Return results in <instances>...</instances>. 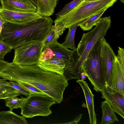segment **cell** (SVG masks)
Instances as JSON below:
<instances>
[{
  "label": "cell",
  "mask_w": 124,
  "mask_h": 124,
  "mask_svg": "<svg viewBox=\"0 0 124 124\" xmlns=\"http://www.w3.org/2000/svg\"><path fill=\"white\" fill-rule=\"evenodd\" d=\"M3 76L6 80L32 85L58 104L62 101L64 92L68 85L63 75L45 70L37 64L23 65L8 62L4 67Z\"/></svg>",
  "instance_id": "obj_1"
},
{
  "label": "cell",
  "mask_w": 124,
  "mask_h": 124,
  "mask_svg": "<svg viewBox=\"0 0 124 124\" xmlns=\"http://www.w3.org/2000/svg\"><path fill=\"white\" fill-rule=\"evenodd\" d=\"M50 28L48 20L43 16L23 23L5 21L0 34V39L14 49L28 42L43 41Z\"/></svg>",
  "instance_id": "obj_2"
},
{
  "label": "cell",
  "mask_w": 124,
  "mask_h": 124,
  "mask_svg": "<svg viewBox=\"0 0 124 124\" xmlns=\"http://www.w3.org/2000/svg\"><path fill=\"white\" fill-rule=\"evenodd\" d=\"M111 23L110 16L101 18L92 30L83 34L77 48L79 56L77 61L66 65L64 69L63 75L68 80L80 79L81 74L83 71V66L85 60L97 42L106 35Z\"/></svg>",
  "instance_id": "obj_3"
},
{
  "label": "cell",
  "mask_w": 124,
  "mask_h": 124,
  "mask_svg": "<svg viewBox=\"0 0 124 124\" xmlns=\"http://www.w3.org/2000/svg\"><path fill=\"white\" fill-rule=\"evenodd\" d=\"M117 0H96L86 2L82 0L70 11L56 18L54 25L65 29L82 21L104 8L113 6Z\"/></svg>",
  "instance_id": "obj_4"
},
{
  "label": "cell",
  "mask_w": 124,
  "mask_h": 124,
  "mask_svg": "<svg viewBox=\"0 0 124 124\" xmlns=\"http://www.w3.org/2000/svg\"><path fill=\"white\" fill-rule=\"evenodd\" d=\"M56 103L54 99L45 94H30L26 98L21 108V114L28 118L37 116H47L52 113L50 107Z\"/></svg>",
  "instance_id": "obj_5"
},
{
  "label": "cell",
  "mask_w": 124,
  "mask_h": 124,
  "mask_svg": "<svg viewBox=\"0 0 124 124\" xmlns=\"http://www.w3.org/2000/svg\"><path fill=\"white\" fill-rule=\"evenodd\" d=\"M101 40L93 46L85 60L83 66V71L97 92H101L104 84L102 75L100 64Z\"/></svg>",
  "instance_id": "obj_6"
},
{
  "label": "cell",
  "mask_w": 124,
  "mask_h": 124,
  "mask_svg": "<svg viewBox=\"0 0 124 124\" xmlns=\"http://www.w3.org/2000/svg\"><path fill=\"white\" fill-rule=\"evenodd\" d=\"M43 46V41H32L15 48L12 62L23 65L37 64Z\"/></svg>",
  "instance_id": "obj_7"
},
{
  "label": "cell",
  "mask_w": 124,
  "mask_h": 124,
  "mask_svg": "<svg viewBox=\"0 0 124 124\" xmlns=\"http://www.w3.org/2000/svg\"><path fill=\"white\" fill-rule=\"evenodd\" d=\"M101 43L100 57L101 72L104 86H109L111 82L116 55L104 37L101 39Z\"/></svg>",
  "instance_id": "obj_8"
},
{
  "label": "cell",
  "mask_w": 124,
  "mask_h": 124,
  "mask_svg": "<svg viewBox=\"0 0 124 124\" xmlns=\"http://www.w3.org/2000/svg\"><path fill=\"white\" fill-rule=\"evenodd\" d=\"M105 99L116 114L124 118V95L108 86H103L101 92Z\"/></svg>",
  "instance_id": "obj_9"
},
{
  "label": "cell",
  "mask_w": 124,
  "mask_h": 124,
  "mask_svg": "<svg viewBox=\"0 0 124 124\" xmlns=\"http://www.w3.org/2000/svg\"><path fill=\"white\" fill-rule=\"evenodd\" d=\"M0 15L6 21L17 23H23L40 17L37 12H15L0 7Z\"/></svg>",
  "instance_id": "obj_10"
},
{
  "label": "cell",
  "mask_w": 124,
  "mask_h": 124,
  "mask_svg": "<svg viewBox=\"0 0 124 124\" xmlns=\"http://www.w3.org/2000/svg\"><path fill=\"white\" fill-rule=\"evenodd\" d=\"M1 7L15 12H37V7L30 0H0Z\"/></svg>",
  "instance_id": "obj_11"
},
{
  "label": "cell",
  "mask_w": 124,
  "mask_h": 124,
  "mask_svg": "<svg viewBox=\"0 0 124 124\" xmlns=\"http://www.w3.org/2000/svg\"><path fill=\"white\" fill-rule=\"evenodd\" d=\"M47 46L53 51L52 57L61 60L64 62L65 65L74 61L78 55L77 49L70 50L57 41Z\"/></svg>",
  "instance_id": "obj_12"
},
{
  "label": "cell",
  "mask_w": 124,
  "mask_h": 124,
  "mask_svg": "<svg viewBox=\"0 0 124 124\" xmlns=\"http://www.w3.org/2000/svg\"><path fill=\"white\" fill-rule=\"evenodd\" d=\"M76 82L81 87L84 94L89 114L90 124H96V115L94 110L93 102L94 95L88 84L85 81L79 79Z\"/></svg>",
  "instance_id": "obj_13"
},
{
  "label": "cell",
  "mask_w": 124,
  "mask_h": 124,
  "mask_svg": "<svg viewBox=\"0 0 124 124\" xmlns=\"http://www.w3.org/2000/svg\"><path fill=\"white\" fill-rule=\"evenodd\" d=\"M124 71L116 58L114 62L111 83L109 86L111 88L124 95Z\"/></svg>",
  "instance_id": "obj_14"
},
{
  "label": "cell",
  "mask_w": 124,
  "mask_h": 124,
  "mask_svg": "<svg viewBox=\"0 0 124 124\" xmlns=\"http://www.w3.org/2000/svg\"><path fill=\"white\" fill-rule=\"evenodd\" d=\"M37 64L45 70L61 75H63L65 66L63 61L53 57L44 62H38Z\"/></svg>",
  "instance_id": "obj_15"
},
{
  "label": "cell",
  "mask_w": 124,
  "mask_h": 124,
  "mask_svg": "<svg viewBox=\"0 0 124 124\" xmlns=\"http://www.w3.org/2000/svg\"><path fill=\"white\" fill-rule=\"evenodd\" d=\"M23 116H19L12 110L0 111V124H27Z\"/></svg>",
  "instance_id": "obj_16"
},
{
  "label": "cell",
  "mask_w": 124,
  "mask_h": 124,
  "mask_svg": "<svg viewBox=\"0 0 124 124\" xmlns=\"http://www.w3.org/2000/svg\"><path fill=\"white\" fill-rule=\"evenodd\" d=\"M59 0H39L37 12L41 16L49 17L54 14Z\"/></svg>",
  "instance_id": "obj_17"
},
{
  "label": "cell",
  "mask_w": 124,
  "mask_h": 124,
  "mask_svg": "<svg viewBox=\"0 0 124 124\" xmlns=\"http://www.w3.org/2000/svg\"><path fill=\"white\" fill-rule=\"evenodd\" d=\"M102 117L101 124H113L115 121H118L114 109L106 100L101 103Z\"/></svg>",
  "instance_id": "obj_18"
},
{
  "label": "cell",
  "mask_w": 124,
  "mask_h": 124,
  "mask_svg": "<svg viewBox=\"0 0 124 124\" xmlns=\"http://www.w3.org/2000/svg\"><path fill=\"white\" fill-rule=\"evenodd\" d=\"M107 8H104L100 12L92 16L81 22L78 26L84 31H89L100 21L101 17Z\"/></svg>",
  "instance_id": "obj_19"
},
{
  "label": "cell",
  "mask_w": 124,
  "mask_h": 124,
  "mask_svg": "<svg viewBox=\"0 0 124 124\" xmlns=\"http://www.w3.org/2000/svg\"><path fill=\"white\" fill-rule=\"evenodd\" d=\"M82 21L77 23L69 27L68 33L66 37L65 41L61 44L65 47L75 50L77 47L76 46L74 38L76 31L79 23Z\"/></svg>",
  "instance_id": "obj_20"
},
{
  "label": "cell",
  "mask_w": 124,
  "mask_h": 124,
  "mask_svg": "<svg viewBox=\"0 0 124 124\" xmlns=\"http://www.w3.org/2000/svg\"><path fill=\"white\" fill-rule=\"evenodd\" d=\"M20 95L19 92L12 87L7 85L0 86V99H5Z\"/></svg>",
  "instance_id": "obj_21"
},
{
  "label": "cell",
  "mask_w": 124,
  "mask_h": 124,
  "mask_svg": "<svg viewBox=\"0 0 124 124\" xmlns=\"http://www.w3.org/2000/svg\"><path fill=\"white\" fill-rule=\"evenodd\" d=\"M26 99V98L22 96L20 98L17 96L14 97L5 99L6 106L12 110L14 109L21 108Z\"/></svg>",
  "instance_id": "obj_22"
},
{
  "label": "cell",
  "mask_w": 124,
  "mask_h": 124,
  "mask_svg": "<svg viewBox=\"0 0 124 124\" xmlns=\"http://www.w3.org/2000/svg\"><path fill=\"white\" fill-rule=\"evenodd\" d=\"M82 0H73L66 4L60 11L55 14L56 18L64 15L76 7Z\"/></svg>",
  "instance_id": "obj_23"
},
{
  "label": "cell",
  "mask_w": 124,
  "mask_h": 124,
  "mask_svg": "<svg viewBox=\"0 0 124 124\" xmlns=\"http://www.w3.org/2000/svg\"><path fill=\"white\" fill-rule=\"evenodd\" d=\"M8 86L11 87L17 90L20 94L25 95L26 97L30 94V93L20 85L18 82L9 81H8Z\"/></svg>",
  "instance_id": "obj_24"
},
{
  "label": "cell",
  "mask_w": 124,
  "mask_h": 124,
  "mask_svg": "<svg viewBox=\"0 0 124 124\" xmlns=\"http://www.w3.org/2000/svg\"><path fill=\"white\" fill-rule=\"evenodd\" d=\"M13 49L10 46L0 39V59L4 60L5 55L10 52Z\"/></svg>",
  "instance_id": "obj_25"
},
{
  "label": "cell",
  "mask_w": 124,
  "mask_h": 124,
  "mask_svg": "<svg viewBox=\"0 0 124 124\" xmlns=\"http://www.w3.org/2000/svg\"><path fill=\"white\" fill-rule=\"evenodd\" d=\"M53 56V52L48 46L43 47L42 52L39 60V62H41L51 58Z\"/></svg>",
  "instance_id": "obj_26"
},
{
  "label": "cell",
  "mask_w": 124,
  "mask_h": 124,
  "mask_svg": "<svg viewBox=\"0 0 124 124\" xmlns=\"http://www.w3.org/2000/svg\"><path fill=\"white\" fill-rule=\"evenodd\" d=\"M54 31L51 28L47 36L43 41L44 45L43 47H46L48 45L54 43Z\"/></svg>",
  "instance_id": "obj_27"
},
{
  "label": "cell",
  "mask_w": 124,
  "mask_h": 124,
  "mask_svg": "<svg viewBox=\"0 0 124 124\" xmlns=\"http://www.w3.org/2000/svg\"><path fill=\"white\" fill-rule=\"evenodd\" d=\"M18 82L26 90L28 91L30 93V94L33 93L45 94L43 92L30 85L22 82Z\"/></svg>",
  "instance_id": "obj_28"
},
{
  "label": "cell",
  "mask_w": 124,
  "mask_h": 124,
  "mask_svg": "<svg viewBox=\"0 0 124 124\" xmlns=\"http://www.w3.org/2000/svg\"><path fill=\"white\" fill-rule=\"evenodd\" d=\"M116 58L122 70L124 71V48L118 47Z\"/></svg>",
  "instance_id": "obj_29"
},
{
  "label": "cell",
  "mask_w": 124,
  "mask_h": 124,
  "mask_svg": "<svg viewBox=\"0 0 124 124\" xmlns=\"http://www.w3.org/2000/svg\"><path fill=\"white\" fill-rule=\"evenodd\" d=\"M82 114H81L77 116L76 118L73 120L69 122L65 123V124H77L79 122L82 117Z\"/></svg>",
  "instance_id": "obj_30"
},
{
  "label": "cell",
  "mask_w": 124,
  "mask_h": 124,
  "mask_svg": "<svg viewBox=\"0 0 124 124\" xmlns=\"http://www.w3.org/2000/svg\"><path fill=\"white\" fill-rule=\"evenodd\" d=\"M8 81L5 79L0 78V86L3 85L8 86Z\"/></svg>",
  "instance_id": "obj_31"
},
{
  "label": "cell",
  "mask_w": 124,
  "mask_h": 124,
  "mask_svg": "<svg viewBox=\"0 0 124 124\" xmlns=\"http://www.w3.org/2000/svg\"><path fill=\"white\" fill-rule=\"evenodd\" d=\"M5 22V21L3 19L0 15V34Z\"/></svg>",
  "instance_id": "obj_32"
},
{
  "label": "cell",
  "mask_w": 124,
  "mask_h": 124,
  "mask_svg": "<svg viewBox=\"0 0 124 124\" xmlns=\"http://www.w3.org/2000/svg\"><path fill=\"white\" fill-rule=\"evenodd\" d=\"M87 77L85 73L83 71L82 72L81 74V80H83L86 79Z\"/></svg>",
  "instance_id": "obj_33"
},
{
  "label": "cell",
  "mask_w": 124,
  "mask_h": 124,
  "mask_svg": "<svg viewBox=\"0 0 124 124\" xmlns=\"http://www.w3.org/2000/svg\"><path fill=\"white\" fill-rule=\"evenodd\" d=\"M32 3L37 8L39 4V0H30Z\"/></svg>",
  "instance_id": "obj_34"
},
{
  "label": "cell",
  "mask_w": 124,
  "mask_h": 124,
  "mask_svg": "<svg viewBox=\"0 0 124 124\" xmlns=\"http://www.w3.org/2000/svg\"><path fill=\"white\" fill-rule=\"evenodd\" d=\"M84 1L86 2L90 1L96 0H83Z\"/></svg>",
  "instance_id": "obj_35"
},
{
  "label": "cell",
  "mask_w": 124,
  "mask_h": 124,
  "mask_svg": "<svg viewBox=\"0 0 124 124\" xmlns=\"http://www.w3.org/2000/svg\"><path fill=\"white\" fill-rule=\"evenodd\" d=\"M120 1L123 3H124V0H120Z\"/></svg>",
  "instance_id": "obj_36"
}]
</instances>
